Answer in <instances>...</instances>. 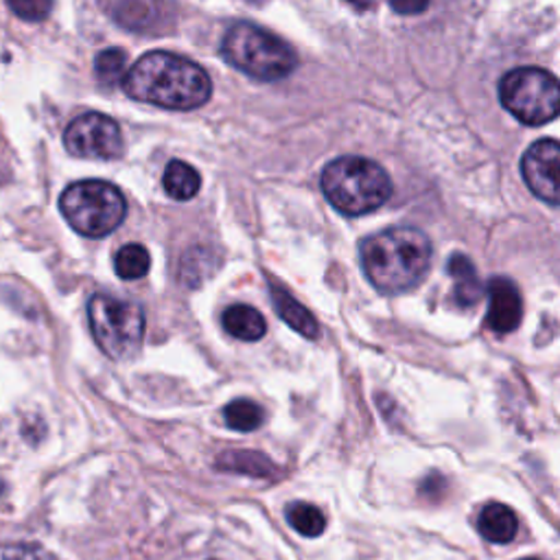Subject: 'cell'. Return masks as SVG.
Returning a JSON list of instances; mask_svg holds the SVG:
<instances>
[{"label":"cell","instance_id":"6da1fadb","mask_svg":"<svg viewBox=\"0 0 560 560\" xmlns=\"http://www.w3.org/2000/svg\"><path fill=\"white\" fill-rule=\"evenodd\" d=\"M123 91L141 104L165 110H195L211 99L213 84L198 62L167 51H152L126 73Z\"/></svg>","mask_w":560,"mask_h":560},{"label":"cell","instance_id":"7a4b0ae2","mask_svg":"<svg viewBox=\"0 0 560 560\" xmlns=\"http://www.w3.org/2000/svg\"><path fill=\"white\" fill-rule=\"evenodd\" d=\"M429 237L409 226L381 230L359 246L361 267L381 294H401L416 287L431 263Z\"/></svg>","mask_w":560,"mask_h":560},{"label":"cell","instance_id":"3957f363","mask_svg":"<svg viewBox=\"0 0 560 560\" xmlns=\"http://www.w3.org/2000/svg\"><path fill=\"white\" fill-rule=\"evenodd\" d=\"M322 193L335 211L348 217L368 215L392 198L388 171L361 156H342L322 171Z\"/></svg>","mask_w":560,"mask_h":560},{"label":"cell","instance_id":"277c9868","mask_svg":"<svg viewBox=\"0 0 560 560\" xmlns=\"http://www.w3.org/2000/svg\"><path fill=\"white\" fill-rule=\"evenodd\" d=\"M222 56L233 69L259 82L285 80L298 67L296 51L285 40L250 23L228 29L222 43Z\"/></svg>","mask_w":560,"mask_h":560},{"label":"cell","instance_id":"5b68a950","mask_svg":"<svg viewBox=\"0 0 560 560\" xmlns=\"http://www.w3.org/2000/svg\"><path fill=\"white\" fill-rule=\"evenodd\" d=\"M60 211L75 233L88 239H102L123 224L128 202L123 193L106 180H82L62 193Z\"/></svg>","mask_w":560,"mask_h":560},{"label":"cell","instance_id":"8992f818","mask_svg":"<svg viewBox=\"0 0 560 560\" xmlns=\"http://www.w3.org/2000/svg\"><path fill=\"white\" fill-rule=\"evenodd\" d=\"M88 322L99 348L115 361L139 355L145 339V311L132 300L95 294L88 302Z\"/></svg>","mask_w":560,"mask_h":560},{"label":"cell","instance_id":"52a82bcc","mask_svg":"<svg viewBox=\"0 0 560 560\" xmlns=\"http://www.w3.org/2000/svg\"><path fill=\"white\" fill-rule=\"evenodd\" d=\"M558 82L551 73L536 67H521L505 73L499 82L501 106L523 126H545L558 115Z\"/></svg>","mask_w":560,"mask_h":560},{"label":"cell","instance_id":"ba28073f","mask_svg":"<svg viewBox=\"0 0 560 560\" xmlns=\"http://www.w3.org/2000/svg\"><path fill=\"white\" fill-rule=\"evenodd\" d=\"M64 145L78 158L115 160L123 154V134L108 115L86 112L71 121L64 132Z\"/></svg>","mask_w":560,"mask_h":560},{"label":"cell","instance_id":"9c48e42d","mask_svg":"<svg viewBox=\"0 0 560 560\" xmlns=\"http://www.w3.org/2000/svg\"><path fill=\"white\" fill-rule=\"evenodd\" d=\"M558 160L560 145L553 139H543L529 145V150L521 158V176L527 189L549 206L560 202L558 191Z\"/></svg>","mask_w":560,"mask_h":560},{"label":"cell","instance_id":"30bf717a","mask_svg":"<svg viewBox=\"0 0 560 560\" xmlns=\"http://www.w3.org/2000/svg\"><path fill=\"white\" fill-rule=\"evenodd\" d=\"M523 320V302L516 285L508 278H492L488 283L486 326L499 335L512 333Z\"/></svg>","mask_w":560,"mask_h":560},{"label":"cell","instance_id":"8fae6325","mask_svg":"<svg viewBox=\"0 0 560 560\" xmlns=\"http://www.w3.org/2000/svg\"><path fill=\"white\" fill-rule=\"evenodd\" d=\"M272 302L281 320H285L294 331H298L307 339H318L320 337V326L313 313L298 302L285 287L272 283Z\"/></svg>","mask_w":560,"mask_h":560},{"label":"cell","instance_id":"7c38bea8","mask_svg":"<svg viewBox=\"0 0 560 560\" xmlns=\"http://www.w3.org/2000/svg\"><path fill=\"white\" fill-rule=\"evenodd\" d=\"M477 529L486 540L503 545V543H510L516 536L519 519H516L512 508H508L505 503L492 501V503L484 505V510L479 512Z\"/></svg>","mask_w":560,"mask_h":560},{"label":"cell","instance_id":"4fadbf2b","mask_svg":"<svg viewBox=\"0 0 560 560\" xmlns=\"http://www.w3.org/2000/svg\"><path fill=\"white\" fill-rule=\"evenodd\" d=\"M222 324L228 335H233L241 342H259L267 331L265 318L261 315V311H257L250 305L228 307L222 315Z\"/></svg>","mask_w":560,"mask_h":560},{"label":"cell","instance_id":"5bb4252c","mask_svg":"<svg viewBox=\"0 0 560 560\" xmlns=\"http://www.w3.org/2000/svg\"><path fill=\"white\" fill-rule=\"evenodd\" d=\"M451 278L455 281V287H453V298L460 307H473L481 300L484 296V287L477 278V272H475V265L470 263V259H466L464 254H453L449 259V265H446Z\"/></svg>","mask_w":560,"mask_h":560},{"label":"cell","instance_id":"9a60e30c","mask_svg":"<svg viewBox=\"0 0 560 560\" xmlns=\"http://www.w3.org/2000/svg\"><path fill=\"white\" fill-rule=\"evenodd\" d=\"M217 468L259 479L278 475V466L265 453L259 451H226L217 457Z\"/></svg>","mask_w":560,"mask_h":560},{"label":"cell","instance_id":"2e32d148","mask_svg":"<svg viewBox=\"0 0 560 560\" xmlns=\"http://www.w3.org/2000/svg\"><path fill=\"white\" fill-rule=\"evenodd\" d=\"M163 187L169 198L178 202L193 200L202 189V176L195 167H191L184 160H171L163 176Z\"/></svg>","mask_w":560,"mask_h":560},{"label":"cell","instance_id":"e0dca14e","mask_svg":"<svg viewBox=\"0 0 560 560\" xmlns=\"http://www.w3.org/2000/svg\"><path fill=\"white\" fill-rule=\"evenodd\" d=\"M287 523L302 536L307 538H315L326 529V516L324 512L307 501H294L287 505L285 510Z\"/></svg>","mask_w":560,"mask_h":560},{"label":"cell","instance_id":"ac0fdd59","mask_svg":"<svg viewBox=\"0 0 560 560\" xmlns=\"http://www.w3.org/2000/svg\"><path fill=\"white\" fill-rule=\"evenodd\" d=\"M150 267H152L150 250L141 243H128L115 257V270L123 281L143 278L150 272Z\"/></svg>","mask_w":560,"mask_h":560},{"label":"cell","instance_id":"d6986e66","mask_svg":"<svg viewBox=\"0 0 560 560\" xmlns=\"http://www.w3.org/2000/svg\"><path fill=\"white\" fill-rule=\"evenodd\" d=\"M224 418H226V425L235 431H254L263 425V418H265V412L261 405H257L254 401H248V398H237L233 403L226 405L224 409Z\"/></svg>","mask_w":560,"mask_h":560},{"label":"cell","instance_id":"ffe728a7","mask_svg":"<svg viewBox=\"0 0 560 560\" xmlns=\"http://www.w3.org/2000/svg\"><path fill=\"white\" fill-rule=\"evenodd\" d=\"M150 16H156V0H121L115 10V19L132 32L147 29Z\"/></svg>","mask_w":560,"mask_h":560},{"label":"cell","instance_id":"44dd1931","mask_svg":"<svg viewBox=\"0 0 560 560\" xmlns=\"http://www.w3.org/2000/svg\"><path fill=\"white\" fill-rule=\"evenodd\" d=\"M128 53L123 49H106L95 58V75L102 84H117L126 78Z\"/></svg>","mask_w":560,"mask_h":560},{"label":"cell","instance_id":"7402d4cb","mask_svg":"<svg viewBox=\"0 0 560 560\" xmlns=\"http://www.w3.org/2000/svg\"><path fill=\"white\" fill-rule=\"evenodd\" d=\"M8 8L25 23H43L53 10V0H8Z\"/></svg>","mask_w":560,"mask_h":560},{"label":"cell","instance_id":"603a6c76","mask_svg":"<svg viewBox=\"0 0 560 560\" xmlns=\"http://www.w3.org/2000/svg\"><path fill=\"white\" fill-rule=\"evenodd\" d=\"M0 560H58L49 549L36 543H5L0 545Z\"/></svg>","mask_w":560,"mask_h":560},{"label":"cell","instance_id":"cb8c5ba5","mask_svg":"<svg viewBox=\"0 0 560 560\" xmlns=\"http://www.w3.org/2000/svg\"><path fill=\"white\" fill-rule=\"evenodd\" d=\"M390 8L396 12V14H403V16H416V14H422L431 0H388Z\"/></svg>","mask_w":560,"mask_h":560},{"label":"cell","instance_id":"d4e9b609","mask_svg":"<svg viewBox=\"0 0 560 560\" xmlns=\"http://www.w3.org/2000/svg\"><path fill=\"white\" fill-rule=\"evenodd\" d=\"M344 3L353 5L357 12H368L374 8V0H344Z\"/></svg>","mask_w":560,"mask_h":560},{"label":"cell","instance_id":"484cf974","mask_svg":"<svg viewBox=\"0 0 560 560\" xmlns=\"http://www.w3.org/2000/svg\"><path fill=\"white\" fill-rule=\"evenodd\" d=\"M3 495H5V484L0 481V497H3Z\"/></svg>","mask_w":560,"mask_h":560},{"label":"cell","instance_id":"4316f807","mask_svg":"<svg viewBox=\"0 0 560 560\" xmlns=\"http://www.w3.org/2000/svg\"><path fill=\"white\" fill-rule=\"evenodd\" d=\"M521 560H538V558H521Z\"/></svg>","mask_w":560,"mask_h":560}]
</instances>
